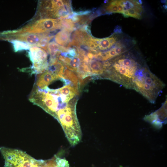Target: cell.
Masks as SVG:
<instances>
[{
	"instance_id": "6da1fadb",
	"label": "cell",
	"mask_w": 167,
	"mask_h": 167,
	"mask_svg": "<svg viewBox=\"0 0 167 167\" xmlns=\"http://www.w3.org/2000/svg\"><path fill=\"white\" fill-rule=\"evenodd\" d=\"M104 64L105 78L132 89L135 77L147 66L140 54L128 51Z\"/></svg>"
},
{
	"instance_id": "7a4b0ae2",
	"label": "cell",
	"mask_w": 167,
	"mask_h": 167,
	"mask_svg": "<svg viewBox=\"0 0 167 167\" xmlns=\"http://www.w3.org/2000/svg\"><path fill=\"white\" fill-rule=\"evenodd\" d=\"M133 84L132 89L140 93L152 103H155L165 85L151 71L148 66L135 78Z\"/></svg>"
},
{
	"instance_id": "3957f363",
	"label": "cell",
	"mask_w": 167,
	"mask_h": 167,
	"mask_svg": "<svg viewBox=\"0 0 167 167\" xmlns=\"http://www.w3.org/2000/svg\"><path fill=\"white\" fill-rule=\"evenodd\" d=\"M1 153L5 167H45V161L35 159L22 150L3 147Z\"/></svg>"
},
{
	"instance_id": "277c9868",
	"label": "cell",
	"mask_w": 167,
	"mask_h": 167,
	"mask_svg": "<svg viewBox=\"0 0 167 167\" xmlns=\"http://www.w3.org/2000/svg\"><path fill=\"white\" fill-rule=\"evenodd\" d=\"M40 11L45 17L66 19L73 14L71 2L68 0H46L41 2Z\"/></svg>"
},
{
	"instance_id": "5b68a950",
	"label": "cell",
	"mask_w": 167,
	"mask_h": 167,
	"mask_svg": "<svg viewBox=\"0 0 167 167\" xmlns=\"http://www.w3.org/2000/svg\"><path fill=\"white\" fill-rule=\"evenodd\" d=\"M62 29V19L46 18L39 19L34 23L15 31L12 33L30 32L35 33L51 32Z\"/></svg>"
},
{
	"instance_id": "8992f818",
	"label": "cell",
	"mask_w": 167,
	"mask_h": 167,
	"mask_svg": "<svg viewBox=\"0 0 167 167\" xmlns=\"http://www.w3.org/2000/svg\"><path fill=\"white\" fill-rule=\"evenodd\" d=\"M121 33H115L104 38H96L90 35L85 42L84 48L89 52L96 53L106 51L113 48L121 39Z\"/></svg>"
},
{
	"instance_id": "52a82bcc",
	"label": "cell",
	"mask_w": 167,
	"mask_h": 167,
	"mask_svg": "<svg viewBox=\"0 0 167 167\" xmlns=\"http://www.w3.org/2000/svg\"><path fill=\"white\" fill-rule=\"evenodd\" d=\"M10 36L13 40L23 41L30 46H38L45 50L48 42L54 37L49 32L15 33H12Z\"/></svg>"
},
{
	"instance_id": "ba28073f",
	"label": "cell",
	"mask_w": 167,
	"mask_h": 167,
	"mask_svg": "<svg viewBox=\"0 0 167 167\" xmlns=\"http://www.w3.org/2000/svg\"><path fill=\"white\" fill-rule=\"evenodd\" d=\"M134 44L133 40H121L110 49L95 54L94 58L101 61H107L128 51Z\"/></svg>"
},
{
	"instance_id": "9c48e42d",
	"label": "cell",
	"mask_w": 167,
	"mask_h": 167,
	"mask_svg": "<svg viewBox=\"0 0 167 167\" xmlns=\"http://www.w3.org/2000/svg\"><path fill=\"white\" fill-rule=\"evenodd\" d=\"M29 57L32 63V73L39 74L44 72L49 66L48 55L43 49L38 47L29 49Z\"/></svg>"
},
{
	"instance_id": "30bf717a",
	"label": "cell",
	"mask_w": 167,
	"mask_h": 167,
	"mask_svg": "<svg viewBox=\"0 0 167 167\" xmlns=\"http://www.w3.org/2000/svg\"><path fill=\"white\" fill-rule=\"evenodd\" d=\"M122 6V14L125 17L140 19L143 11L140 2L137 0H120Z\"/></svg>"
},
{
	"instance_id": "8fae6325",
	"label": "cell",
	"mask_w": 167,
	"mask_h": 167,
	"mask_svg": "<svg viewBox=\"0 0 167 167\" xmlns=\"http://www.w3.org/2000/svg\"><path fill=\"white\" fill-rule=\"evenodd\" d=\"M58 79L48 71L44 72L36 81L34 87L40 89H45L53 81Z\"/></svg>"
},
{
	"instance_id": "7c38bea8",
	"label": "cell",
	"mask_w": 167,
	"mask_h": 167,
	"mask_svg": "<svg viewBox=\"0 0 167 167\" xmlns=\"http://www.w3.org/2000/svg\"><path fill=\"white\" fill-rule=\"evenodd\" d=\"M89 70L91 73L95 75H103L105 68L104 62L101 61L89 59L87 62Z\"/></svg>"
},
{
	"instance_id": "4fadbf2b",
	"label": "cell",
	"mask_w": 167,
	"mask_h": 167,
	"mask_svg": "<svg viewBox=\"0 0 167 167\" xmlns=\"http://www.w3.org/2000/svg\"><path fill=\"white\" fill-rule=\"evenodd\" d=\"M72 31L63 29L58 32L55 36V41L62 46L67 47L70 43Z\"/></svg>"
},
{
	"instance_id": "5bb4252c",
	"label": "cell",
	"mask_w": 167,
	"mask_h": 167,
	"mask_svg": "<svg viewBox=\"0 0 167 167\" xmlns=\"http://www.w3.org/2000/svg\"><path fill=\"white\" fill-rule=\"evenodd\" d=\"M59 92L62 95L66 96L70 100L72 98L76 93V91L73 87L68 85L58 89Z\"/></svg>"
},
{
	"instance_id": "9a60e30c",
	"label": "cell",
	"mask_w": 167,
	"mask_h": 167,
	"mask_svg": "<svg viewBox=\"0 0 167 167\" xmlns=\"http://www.w3.org/2000/svg\"><path fill=\"white\" fill-rule=\"evenodd\" d=\"M13 44L14 51L17 52L24 50H28L30 49V46L27 44L23 41L13 40L11 41Z\"/></svg>"
},
{
	"instance_id": "2e32d148",
	"label": "cell",
	"mask_w": 167,
	"mask_h": 167,
	"mask_svg": "<svg viewBox=\"0 0 167 167\" xmlns=\"http://www.w3.org/2000/svg\"><path fill=\"white\" fill-rule=\"evenodd\" d=\"M62 77L69 79L75 84H76L77 82V79L76 76L71 71L67 70L65 71L64 73H63Z\"/></svg>"
},
{
	"instance_id": "e0dca14e",
	"label": "cell",
	"mask_w": 167,
	"mask_h": 167,
	"mask_svg": "<svg viewBox=\"0 0 167 167\" xmlns=\"http://www.w3.org/2000/svg\"><path fill=\"white\" fill-rule=\"evenodd\" d=\"M55 156V162L58 167H70L68 161L65 158H61Z\"/></svg>"
}]
</instances>
